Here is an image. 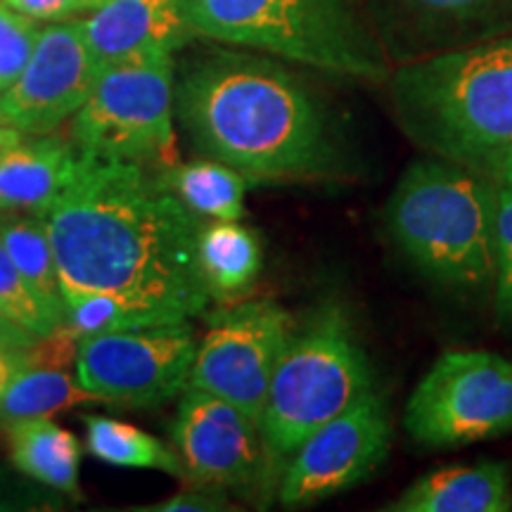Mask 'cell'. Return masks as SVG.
Here are the masks:
<instances>
[{
	"label": "cell",
	"instance_id": "obj_20",
	"mask_svg": "<svg viewBox=\"0 0 512 512\" xmlns=\"http://www.w3.org/2000/svg\"><path fill=\"white\" fill-rule=\"evenodd\" d=\"M0 240L15 261V266L27 280L31 292L43 304L57 323H64V292L60 268H57L55 249L50 242L46 223L38 214L17 219L5 216L0 219Z\"/></svg>",
	"mask_w": 512,
	"mask_h": 512
},
{
	"label": "cell",
	"instance_id": "obj_15",
	"mask_svg": "<svg viewBox=\"0 0 512 512\" xmlns=\"http://www.w3.org/2000/svg\"><path fill=\"white\" fill-rule=\"evenodd\" d=\"M76 157L72 140L0 124V211L41 214L67 185Z\"/></svg>",
	"mask_w": 512,
	"mask_h": 512
},
{
	"label": "cell",
	"instance_id": "obj_2",
	"mask_svg": "<svg viewBox=\"0 0 512 512\" xmlns=\"http://www.w3.org/2000/svg\"><path fill=\"white\" fill-rule=\"evenodd\" d=\"M195 150L249 181L330 174L339 164L323 107L294 74L245 53L197 57L176 86Z\"/></svg>",
	"mask_w": 512,
	"mask_h": 512
},
{
	"label": "cell",
	"instance_id": "obj_14",
	"mask_svg": "<svg viewBox=\"0 0 512 512\" xmlns=\"http://www.w3.org/2000/svg\"><path fill=\"white\" fill-rule=\"evenodd\" d=\"M83 29L100 69L131 57L174 55L195 36L178 0H110Z\"/></svg>",
	"mask_w": 512,
	"mask_h": 512
},
{
	"label": "cell",
	"instance_id": "obj_17",
	"mask_svg": "<svg viewBox=\"0 0 512 512\" xmlns=\"http://www.w3.org/2000/svg\"><path fill=\"white\" fill-rule=\"evenodd\" d=\"M12 465L34 482L79 498L81 444L50 418H31L5 427Z\"/></svg>",
	"mask_w": 512,
	"mask_h": 512
},
{
	"label": "cell",
	"instance_id": "obj_10",
	"mask_svg": "<svg viewBox=\"0 0 512 512\" xmlns=\"http://www.w3.org/2000/svg\"><path fill=\"white\" fill-rule=\"evenodd\" d=\"M297 325L266 299L211 313L188 387L216 394L261 422L271 377Z\"/></svg>",
	"mask_w": 512,
	"mask_h": 512
},
{
	"label": "cell",
	"instance_id": "obj_16",
	"mask_svg": "<svg viewBox=\"0 0 512 512\" xmlns=\"http://www.w3.org/2000/svg\"><path fill=\"white\" fill-rule=\"evenodd\" d=\"M387 510L394 512H508L510 470L498 460L444 467L422 475Z\"/></svg>",
	"mask_w": 512,
	"mask_h": 512
},
{
	"label": "cell",
	"instance_id": "obj_12",
	"mask_svg": "<svg viewBox=\"0 0 512 512\" xmlns=\"http://www.w3.org/2000/svg\"><path fill=\"white\" fill-rule=\"evenodd\" d=\"M171 437L185 477L195 484L245 494L273 475L259 422L216 394L195 387L185 389Z\"/></svg>",
	"mask_w": 512,
	"mask_h": 512
},
{
	"label": "cell",
	"instance_id": "obj_7",
	"mask_svg": "<svg viewBox=\"0 0 512 512\" xmlns=\"http://www.w3.org/2000/svg\"><path fill=\"white\" fill-rule=\"evenodd\" d=\"M174 57H131L100 69L91 98L74 114L72 143L95 157L176 164Z\"/></svg>",
	"mask_w": 512,
	"mask_h": 512
},
{
	"label": "cell",
	"instance_id": "obj_6",
	"mask_svg": "<svg viewBox=\"0 0 512 512\" xmlns=\"http://www.w3.org/2000/svg\"><path fill=\"white\" fill-rule=\"evenodd\" d=\"M373 389V366L347 311L323 304L294 328L271 377L259 422L271 472L318 427Z\"/></svg>",
	"mask_w": 512,
	"mask_h": 512
},
{
	"label": "cell",
	"instance_id": "obj_19",
	"mask_svg": "<svg viewBox=\"0 0 512 512\" xmlns=\"http://www.w3.org/2000/svg\"><path fill=\"white\" fill-rule=\"evenodd\" d=\"M392 27L418 36H453L489 29L512 15V0H375Z\"/></svg>",
	"mask_w": 512,
	"mask_h": 512
},
{
	"label": "cell",
	"instance_id": "obj_11",
	"mask_svg": "<svg viewBox=\"0 0 512 512\" xmlns=\"http://www.w3.org/2000/svg\"><path fill=\"white\" fill-rule=\"evenodd\" d=\"M392 415L373 389L337 418L318 427L287 460L280 503L304 508L366 482L389 456Z\"/></svg>",
	"mask_w": 512,
	"mask_h": 512
},
{
	"label": "cell",
	"instance_id": "obj_18",
	"mask_svg": "<svg viewBox=\"0 0 512 512\" xmlns=\"http://www.w3.org/2000/svg\"><path fill=\"white\" fill-rule=\"evenodd\" d=\"M200 266L211 297L233 302L254 285L261 268V245L238 221H216L200 233Z\"/></svg>",
	"mask_w": 512,
	"mask_h": 512
},
{
	"label": "cell",
	"instance_id": "obj_34",
	"mask_svg": "<svg viewBox=\"0 0 512 512\" xmlns=\"http://www.w3.org/2000/svg\"><path fill=\"white\" fill-rule=\"evenodd\" d=\"M81 10H100L102 5H107L110 0H79Z\"/></svg>",
	"mask_w": 512,
	"mask_h": 512
},
{
	"label": "cell",
	"instance_id": "obj_22",
	"mask_svg": "<svg viewBox=\"0 0 512 512\" xmlns=\"http://www.w3.org/2000/svg\"><path fill=\"white\" fill-rule=\"evenodd\" d=\"M86 403L102 401L64 370L36 368L24 363L12 375L0 399V427H10L31 418H50V415L86 406Z\"/></svg>",
	"mask_w": 512,
	"mask_h": 512
},
{
	"label": "cell",
	"instance_id": "obj_3",
	"mask_svg": "<svg viewBox=\"0 0 512 512\" xmlns=\"http://www.w3.org/2000/svg\"><path fill=\"white\" fill-rule=\"evenodd\" d=\"M392 105L415 145L496 181L512 147V34L401 64Z\"/></svg>",
	"mask_w": 512,
	"mask_h": 512
},
{
	"label": "cell",
	"instance_id": "obj_28",
	"mask_svg": "<svg viewBox=\"0 0 512 512\" xmlns=\"http://www.w3.org/2000/svg\"><path fill=\"white\" fill-rule=\"evenodd\" d=\"M81 335L69 328V325H57L48 335L36 337L31 347L24 349L27 366L50 368V370H67L76 363L79 356Z\"/></svg>",
	"mask_w": 512,
	"mask_h": 512
},
{
	"label": "cell",
	"instance_id": "obj_9",
	"mask_svg": "<svg viewBox=\"0 0 512 512\" xmlns=\"http://www.w3.org/2000/svg\"><path fill=\"white\" fill-rule=\"evenodd\" d=\"M197 339L188 320L81 337L76 380L102 403L155 408L190 384Z\"/></svg>",
	"mask_w": 512,
	"mask_h": 512
},
{
	"label": "cell",
	"instance_id": "obj_8",
	"mask_svg": "<svg viewBox=\"0 0 512 512\" xmlns=\"http://www.w3.org/2000/svg\"><path fill=\"white\" fill-rule=\"evenodd\" d=\"M403 427L425 448H458L512 430V361L491 351H448L413 389Z\"/></svg>",
	"mask_w": 512,
	"mask_h": 512
},
{
	"label": "cell",
	"instance_id": "obj_33",
	"mask_svg": "<svg viewBox=\"0 0 512 512\" xmlns=\"http://www.w3.org/2000/svg\"><path fill=\"white\" fill-rule=\"evenodd\" d=\"M496 181H501V185H512V147L508 150V155H505L501 169H498Z\"/></svg>",
	"mask_w": 512,
	"mask_h": 512
},
{
	"label": "cell",
	"instance_id": "obj_4",
	"mask_svg": "<svg viewBox=\"0 0 512 512\" xmlns=\"http://www.w3.org/2000/svg\"><path fill=\"white\" fill-rule=\"evenodd\" d=\"M498 188L494 178L446 159H418L389 195L384 223L425 278L458 290L482 287L494 278Z\"/></svg>",
	"mask_w": 512,
	"mask_h": 512
},
{
	"label": "cell",
	"instance_id": "obj_30",
	"mask_svg": "<svg viewBox=\"0 0 512 512\" xmlns=\"http://www.w3.org/2000/svg\"><path fill=\"white\" fill-rule=\"evenodd\" d=\"M3 3L19 15L43 19V22H62L81 10L79 0H3Z\"/></svg>",
	"mask_w": 512,
	"mask_h": 512
},
{
	"label": "cell",
	"instance_id": "obj_26",
	"mask_svg": "<svg viewBox=\"0 0 512 512\" xmlns=\"http://www.w3.org/2000/svg\"><path fill=\"white\" fill-rule=\"evenodd\" d=\"M41 31L34 19L0 5V93L8 91L27 67Z\"/></svg>",
	"mask_w": 512,
	"mask_h": 512
},
{
	"label": "cell",
	"instance_id": "obj_1",
	"mask_svg": "<svg viewBox=\"0 0 512 512\" xmlns=\"http://www.w3.org/2000/svg\"><path fill=\"white\" fill-rule=\"evenodd\" d=\"M38 216L64 294H119L164 323L207 311L200 216L150 166L79 152L67 185Z\"/></svg>",
	"mask_w": 512,
	"mask_h": 512
},
{
	"label": "cell",
	"instance_id": "obj_32",
	"mask_svg": "<svg viewBox=\"0 0 512 512\" xmlns=\"http://www.w3.org/2000/svg\"><path fill=\"white\" fill-rule=\"evenodd\" d=\"M24 363H27V358H24V349L0 347V399H3L5 389H8L12 375H15Z\"/></svg>",
	"mask_w": 512,
	"mask_h": 512
},
{
	"label": "cell",
	"instance_id": "obj_24",
	"mask_svg": "<svg viewBox=\"0 0 512 512\" xmlns=\"http://www.w3.org/2000/svg\"><path fill=\"white\" fill-rule=\"evenodd\" d=\"M64 325L76 335H102V332L140 330L166 325L157 313L128 302L110 292H67L64 294Z\"/></svg>",
	"mask_w": 512,
	"mask_h": 512
},
{
	"label": "cell",
	"instance_id": "obj_29",
	"mask_svg": "<svg viewBox=\"0 0 512 512\" xmlns=\"http://www.w3.org/2000/svg\"><path fill=\"white\" fill-rule=\"evenodd\" d=\"M143 512H221L230 510L226 489L209 484H195V489L166 498L164 503L152 508H140Z\"/></svg>",
	"mask_w": 512,
	"mask_h": 512
},
{
	"label": "cell",
	"instance_id": "obj_25",
	"mask_svg": "<svg viewBox=\"0 0 512 512\" xmlns=\"http://www.w3.org/2000/svg\"><path fill=\"white\" fill-rule=\"evenodd\" d=\"M0 311L19 328L27 330L31 337H43L57 325H62L43 309L36 294L31 292L27 280L22 278L8 249H5L3 240H0Z\"/></svg>",
	"mask_w": 512,
	"mask_h": 512
},
{
	"label": "cell",
	"instance_id": "obj_27",
	"mask_svg": "<svg viewBox=\"0 0 512 512\" xmlns=\"http://www.w3.org/2000/svg\"><path fill=\"white\" fill-rule=\"evenodd\" d=\"M494 280L498 316L512 323V185H501L498 188Z\"/></svg>",
	"mask_w": 512,
	"mask_h": 512
},
{
	"label": "cell",
	"instance_id": "obj_23",
	"mask_svg": "<svg viewBox=\"0 0 512 512\" xmlns=\"http://www.w3.org/2000/svg\"><path fill=\"white\" fill-rule=\"evenodd\" d=\"M83 425H86L88 453L102 463L185 477L181 456L171 451L162 439L152 437L128 422L105 418V415H86Z\"/></svg>",
	"mask_w": 512,
	"mask_h": 512
},
{
	"label": "cell",
	"instance_id": "obj_13",
	"mask_svg": "<svg viewBox=\"0 0 512 512\" xmlns=\"http://www.w3.org/2000/svg\"><path fill=\"white\" fill-rule=\"evenodd\" d=\"M98 74L83 22L50 24L19 79L0 93V124L24 133H53L86 105Z\"/></svg>",
	"mask_w": 512,
	"mask_h": 512
},
{
	"label": "cell",
	"instance_id": "obj_21",
	"mask_svg": "<svg viewBox=\"0 0 512 512\" xmlns=\"http://www.w3.org/2000/svg\"><path fill=\"white\" fill-rule=\"evenodd\" d=\"M164 183L192 214L216 221H240L249 178L221 162L174 164L162 171Z\"/></svg>",
	"mask_w": 512,
	"mask_h": 512
},
{
	"label": "cell",
	"instance_id": "obj_5",
	"mask_svg": "<svg viewBox=\"0 0 512 512\" xmlns=\"http://www.w3.org/2000/svg\"><path fill=\"white\" fill-rule=\"evenodd\" d=\"M195 36L366 81L389 76L380 43L349 0H178Z\"/></svg>",
	"mask_w": 512,
	"mask_h": 512
},
{
	"label": "cell",
	"instance_id": "obj_31",
	"mask_svg": "<svg viewBox=\"0 0 512 512\" xmlns=\"http://www.w3.org/2000/svg\"><path fill=\"white\" fill-rule=\"evenodd\" d=\"M36 337H31L27 330L19 328L17 323H12V320L5 316L3 311H0V347H8V349H27L34 344Z\"/></svg>",
	"mask_w": 512,
	"mask_h": 512
}]
</instances>
